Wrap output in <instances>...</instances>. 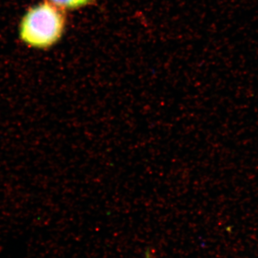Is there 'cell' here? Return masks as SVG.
<instances>
[{"instance_id":"cell-2","label":"cell","mask_w":258,"mask_h":258,"mask_svg":"<svg viewBox=\"0 0 258 258\" xmlns=\"http://www.w3.org/2000/svg\"><path fill=\"white\" fill-rule=\"evenodd\" d=\"M95 0H50L52 4L60 9L76 10L92 4Z\"/></svg>"},{"instance_id":"cell-1","label":"cell","mask_w":258,"mask_h":258,"mask_svg":"<svg viewBox=\"0 0 258 258\" xmlns=\"http://www.w3.org/2000/svg\"><path fill=\"white\" fill-rule=\"evenodd\" d=\"M66 27V16L60 8L49 2L32 7L22 19L20 37L35 48L45 49L60 40Z\"/></svg>"},{"instance_id":"cell-3","label":"cell","mask_w":258,"mask_h":258,"mask_svg":"<svg viewBox=\"0 0 258 258\" xmlns=\"http://www.w3.org/2000/svg\"><path fill=\"white\" fill-rule=\"evenodd\" d=\"M147 258H152L150 257V254H147Z\"/></svg>"}]
</instances>
